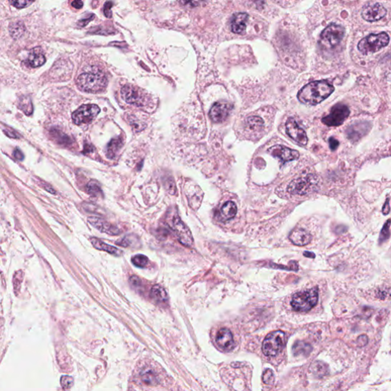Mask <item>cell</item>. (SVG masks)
<instances>
[{
    "label": "cell",
    "mask_w": 391,
    "mask_h": 391,
    "mask_svg": "<svg viewBox=\"0 0 391 391\" xmlns=\"http://www.w3.org/2000/svg\"><path fill=\"white\" fill-rule=\"evenodd\" d=\"M334 90L335 88L329 81H313L300 89L297 98L300 103L315 106L327 99Z\"/></svg>",
    "instance_id": "cell-1"
},
{
    "label": "cell",
    "mask_w": 391,
    "mask_h": 391,
    "mask_svg": "<svg viewBox=\"0 0 391 391\" xmlns=\"http://www.w3.org/2000/svg\"><path fill=\"white\" fill-rule=\"evenodd\" d=\"M78 87L88 93H99L106 88L107 79L101 72L83 73L77 79Z\"/></svg>",
    "instance_id": "cell-2"
},
{
    "label": "cell",
    "mask_w": 391,
    "mask_h": 391,
    "mask_svg": "<svg viewBox=\"0 0 391 391\" xmlns=\"http://www.w3.org/2000/svg\"><path fill=\"white\" fill-rule=\"evenodd\" d=\"M318 298L319 295L317 288L298 292L293 296L291 306L297 312H307L316 305Z\"/></svg>",
    "instance_id": "cell-3"
},
{
    "label": "cell",
    "mask_w": 391,
    "mask_h": 391,
    "mask_svg": "<svg viewBox=\"0 0 391 391\" xmlns=\"http://www.w3.org/2000/svg\"><path fill=\"white\" fill-rule=\"evenodd\" d=\"M389 41L390 37L386 32H381L379 34H371L360 40L357 44V48L363 54L375 53L381 50L382 47L388 46Z\"/></svg>",
    "instance_id": "cell-4"
},
{
    "label": "cell",
    "mask_w": 391,
    "mask_h": 391,
    "mask_svg": "<svg viewBox=\"0 0 391 391\" xmlns=\"http://www.w3.org/2000/svg\"><path fill=\"white\" fill-rule=\"evenodd\" d=\"M286 336L282 331H274L268 334L262 344V352L268 357H275L281 352L285 346Z\"/></svg>",
    "instance_id": "cell-5"
},
{
    "label": "cell",
    "mask_w": 391,
    "mask_h": 391,
    "mask_svg": "<svg viewBox=\"0 0 391 391\" xmlns=\"http://www.w3.org/2000/svg\"><path fill=\"white\" fill-rule=\"evenodd\" d=\"M316 185V177L312 174H308L304 177H299L290 182L287 187V191L291 194L304 195L313 191Z\"/></svg>",
    "instance_id": "cell-6"
},
{
    "label": "cell",
    "mask_w": 391,
    "mask_h": 391,
    "mask_svg": "<svg viewBox=\"0 0 391 391\" xmlns=\"http://www.w3.org/2000/svg\"><path fill=\"white\" fill-rule=\"evenodd\" d=\"M170 226L177 239L183 245L189 248L194 246V241L192 233L188 226L181 220V218L177 216H174Z\"/></svg>",
    "instance_id": "cell-7"
},
{
    "label": "cell",
    "mask_w": 391,
    "mask_h": 391,
    "mask_svg": "<svg viewBox=\"0 0 391 391\" xmlns=\"http://www.w3.org/2000/svg\"><path fill=\"white\" fill-rule=\"evenodd\" d=\"M350 110L346 105L336 104L331 109L330 113L322 118V122L330 127H337L342 125L349 117Z\"/></svg>",
    "instance_id": "cell-8"
},
{
    "label": "cell",
    "mask_w": 391,
    "mask_h": 391,
    "mask_svg": "<svg viewBox=\"0 0 391 391\" xmlns=\"http://www.w3.org/2000/svg\"><path fill=\"white\" fill-rule=\"evenodd\" d=\"M100 113V107L96 105H83L73 113L72 120L78 125L90 123Z\"/></svg>",
    "instance_id": "cell-9"
},
{
    "label": "cell",
    "mask_w": 391,
    "mask_h": 391,
    "mask_svg": "<svg viewBox=\"0 0 391 391\" xmlns=\"http://www.w3.org/2000/svg\"><path fill=\"white\" fill-rule=\"evenodd\" d=\"M344 28L336 24H331L321 33V39L331 47H336L342 41L345 36Z\"/></svg>",
    "instance_id": "cell-10"
},
{
    "label": "cell",
    "mask_w": 391,
    "mask_h": 391,
    "mask_svg": "<svg viewBox=\"0 0 391 391\" xmlns=\"http://www.w3.org/2000/svg\"><path fill=\"white\" fill-rule=\"evenodd\" d=\"M121 97L126 103L135 105L137 107H144L146 102V96L138 87L131 85H125L121 89Z\"/></svg>",
    "instance_id": "cell-11"
},
{
    "label": "cell",
    "mask_w": 391,
    "mask_h": 391,
    "mask_svg": "<svg viewBox=\"0 0 391 391\" xmlns=\"http://www.w3.org/2000/svg\"><path fill=\"white\" fill-rule=\"evenodd\" d=\"M215 342L217 347L225 352H230L235 347L234 336L227 328H222L217 331Z\"/></svg>",
    "instance_id": "cell-12"
},
{
    "label": "cell",
    "mask_w": 391,
    "mask_h": 391,
    "mask_svg": "<svg viewBox=\"0 0 391 391\" xmlns=\"http://www.w3.org/2000/svg\"><path fill=\"white\" fill-rule=\"evenodd\" d=\"M286 132L288 136L299 145L306 146L308 143L307 133L301 127L299 126L294 118H289L287 119L286 122Z\"/></svg>",
    "instance_id": "cell-13"
},
{
    "label": "cell",
    "mask_w": 391,
    "mask_h": 391,
    "mask_svg": "<svg viewBox=\"0 0 391 391\" xmlns=\"http://www.w3.org/2000/svg\"><path fill=\"white\" fill-rule=\"evenodd\" d=\"M268 152L273 157L280 159L283 164L286 162L297 160L300 157V154L297 151L289 149L283 145H274L268 149Z\"/></svg>",
    "instance_id": "cell-14"
},
{
    "label": "cell",
    "mask_w": 391,
    "mask_h": 391,
    "mask_svg": "<svg viewBox=\"0 0 391 391\" xmlns=\"http://www.w3.org/2000/svg\"><path fill=\"white\" fill-rule=\"evenodd\" d=\"M233 109V107L230 103L219 102L212 107L209 116L214 122H223L230 116Z\"/></svg>",
    "instance_id": "cell-15"
},
{
    "label": "cell",
    "mask_w": 391,
    "mask_h": 391,
    "mask_svg": "<svg viewBox=\"0 0 391 391\" xmlns=\"http://www.w3.org/2000/svg\"><path fill=\"white\" fill-rule=\"evenodd\" d=\"M386 14V9L379 3L366 5L364 9H362V12H361L363 19L371 22H377V21L380 20V19L385 17Z\"/></svg>",
    "instance_id": "cell-16"
},
{
    "label": "cell",
    "mask_w": 391,
    "mask_h": 391,
    "mask_svg": "<svg viewBox=\"0 0 391 391\" xmlns=\"http://www.w3.org/2000/svg\"><path fill=\"white\" fill-rule=\"evenodd\" d=\"M88 222L89 224L93 226V227L96 228V230L101 232V233H107V234L110 235H117L121 233L119 229L117 228L114 225H112L111 223H108L104 219H100V218L93 216V217H89L88 219Z\"/></svg>",
    "instance_id": "cell-17"
},
{
    "label": "cell",
    "mask_w": 391,
    "mask_h": 391,
    "mask_svg": "<svg viewBox=\"0 0 391 391\" xmlns=\"http://www.w3.org/2000/svg\"><path fill=\"white\" fill-rule=\"evenodd\" d=\"M289 238L293 244L297 246H305L311 242L312 236L311 233L304 229H295L290 233Z\"/></svg>",
    "instance_id": "cell-18"
},
{
    "label": "cell",
    "mask_w": 391,
    "mask_h": 391,
    "mask_svg": "<svg viewBox=\"0 0 391 391\" xmlns=\"http://www.w3.org/2000/svg\"><path fill=\"white\" fill-rule=\"evenodd\" d=\"M371 126H368V124L366 122L362 123L353 124L346 130L347 138L352 141H357L361 137L368 133Z\"/></svg>",
    "instance_id": "cell-19"
},
{
    "label": "cell",
    "mask_w": 391,
    "mask_h": 391,
    "mask_svg": "<svg viewBox=\"0 0 391 391\" xmlns=\"http://www.w3.org/2000/svg\"><path fill=\"white\" fill-rule=\"evenodd\" d=\"M248 15L245 12H240L233 16L231 22V30L235 34H241L246 29Z\"/></svg>",
    "instance_id": "cell-20"
},
{
    "label": "cell",
    "mask_w": 391,
    "mask_h": 391,
    "mask_svg": "<svg viewBox=\"0 0 391 391\" xmlns=\"http://www.w3.org/2000/svg\"><path fill=\"white\" fill-rule=\"evenodd\" d=\"M141 381L149 385H156L160 381L157 370L155 368H142L139 372Z\"/></svg>",
    "instance_id": "cell-21"
},
{
    "label": "cell",
    "mask_w": 391,
    "mask_h": 391,
    "mask_svg": "<svg viewBox=\"0 0 391 391\" xmlns=\"http://www.w3.org/2000/svg\"><path fill=\"white\" fill-rule=\"evenodd\" d=\"M237 213V206L233 201L225 202L219 211V220L221 222L229 221L233 219Z\"/></svg>",
    "instance_id": "cell-22"
},
{
    "label": "cell",
    "mask_w": 391,
    "mask_h": 391,
    "mask_svg": "<svg viewBox=\"0 0 391 391\" xmlns=\"http://www.w3.org/2000/svg\"><path fill=\"white\" fill-rule=\"evenodd\" d=\"M90 241H91L93 246L96 249L106 251V252L110 253V255H115V256H121V254H122V251L121 250L113 246V245L103 242L102 240L99 239V238H91Z\"/></svg>",
    "instance_id": "cell-23"
},
{
    "label": "cell",
    "mask_w": 391,
    "mask_h": 391,
    "mask_svg": "<svg viewBox=\"0 0 391 391\" xmlns=\"http://www.w3.org/2000/svg\"><path fill=\"white\" fill-rule=\"evenodd\" d=\"M46 58L40 47L33 49L29 54L28 63L32 68H39L45 63Z\"/></svg>",
    "instance_id": "cell-24"
},
{
    "label": "cell",
    "mask_w": 391,
    "mask_h": 391,
    "mask_svg": "<svg viewBox=\"0 0 391 391\" xmlns=\"http://www.w3.org/2000/svg\"><path fill=\"white\" fill-rule=\"evenodd\" d=\"M192 191V190H191ZM192 193L190 192L188 190L186 191V195L188 198V202H189L190 206H191L192 209H196L200 206L201 202H202V191L199 190H193Z\"/></svg>",
    "instance_id": "cell-25"
},
{
    "label": "cell",
    "mask_w": 391,
    "mask_h": 391,
    "mask_svg": "<svg viewBox=\"0 0 391 391\" xmlns=\"http://www.w3.org/2000/svg\"><path fill=\"white\" fill-rule=\"evenodd\" d=\"M122 145H123V140L120 137L112 139L111 142L108 144V146H107V157L110 159L114 158Z\"/></svg>",
    "instance_id": "cell-26"
},
{
    "label": "cell",
    "mask_w": 391,
    "mask_h": 391,
    "mask_svg": "<svg viewBox=\"0 0 391 391\" xmlns=\"http://www.w3.org/2000/svg\"><path fill=\"white\" fill-rule=\"evenodd\" d=\"M151 297L157 302H165L168 299L167 291L159 284L154 285L151 290Z\"/></svg>",
    "instance_id": "cell-27"
},
{
    "label": "cell",
    "mask_w": 391,
    "mask_h": 391,
    "mask_svg": "<svg viewBox=\"0 0 391 391\" xmlns=\"http://www.w3.org/2000/svg\"><path fill=\"white\" fill-rule=\"evenodd\" d=\"M86 191L89 195L93 196L95 197H100L103 196V191H102L100 184L94 180H92L88 183L86 187Z\"/></svg>",
    "instance_id": "cell-28"
},
{
    "label": "cell",
    "mask_w": 391,
    "mask_h": 391,
    "mask_svg": "<svg viewBox=\"0 0 391 391\" xmlns=\"http://www.w3.org/2000/svg\"><path fill=\"white\" fill-rule=\"evenodd\" d=\"M26 30V27L22 22H15L9 26V33L13 39H17L22 37Z\"/></svg>",
    "instance_id": "cell-29"
},
{
    "label": "cell",
    "mask_w": 391,
    "mask_h": 391,
    "mask_svg": "<svg viewBox=\"0 0 391 391\" xmlns=\"http://www.w3.org/2000/svg\"><path fill=\"white\" fill-rule=\"evenodd\" d=\"M293 351L296 355L297 354H304V355H308L312 351V348L310 345L304 343V342H297L294 345L293 348Z\"/></svg>",
    "instance_id": "cell-30"
},
{
    "label": "cell",
    "mask_w": 391,
    "mask_h": 391,
    "mask_svg": "<svg viewBox=\"0 0 391 391\" xmlns=\"http://www.w3.org/2000/svg\"><path fill=\"white\" fill-rule=\"evenodd\" d=\"M19 108L22 110V111L26 113V115H31L32 111H33V107H32L30 99L29 98H22V99H21L20 103H19Z\"/></svg>",
    "instance_id": "cell-31"
},
{
    "label": "cell",
    "mask_w": 391,
    "mask_h": 391,
    "mask_svg": "<svg viewBox=\"0 0 391 391\" xmlns=\"http://www.w3.org/2000/svg\"><path fill=\"white\" fill-rule=\"evenodd\" d=\"M132 263L138 268H145L149 264V258L144 255H136L132 257Z\"/></svg>",
    "instance_id": "cell-32"
},
{
    "label": "cell",
    "mask_w": 391,
    "mask_h": 391,
    "mask_svg": "<svg viewBox=\"0 0 391 391\" xmlns=\"http://www.w3.org/2000/svg\"><path fill=\"white\" fill-rule=\"evenodd\" d=\"M248 124L249 125L250 129L255 130L257 128H261L263 125V120L260 117H252L248 118Z\"/></svg>",
    "instance_id": "cell-33"
},
{
    "label": "cell",
    "mask_w": 391,
    "mask_h": 391,
    "mask_svg": "<svg viewBox=\"0 0 391 391\" xmlns=\"http://www.w3.org/2000/svg\"><path fill=\"white\" fill-rule=\"evenodd\" d=\"M390 219H388V222L385 223V226L383 227L382 230H381V235H380L379 241L380 242H383V241H386L387 239L390 238V226H391V223H390Z\"/></svg>",
    "instance_id": "cell-34"
},
{
    "label": "cell",
    "mask_w": 391,
    "mask_h": 391,
    "mask_svg": "<svg viewBox=\"0 0 391 391\" xmlns=\"http://www.w3.org/2000/svg\"><path fill=\"white\" fill-rule=\"evenodd\" d=\"M61 384L64 390H69L74 384V380L69 376H63L61 378Z\"/></svg>",
    "instance_id": "cell-35"
},
{
    "label": "cell",
    "mask_w": 391,
    "mask_h": 391,
    "mask_svg": "<svg viewBox=\"0 0 391 391\" xmlns=\"http://www.w3.org/2000/svg\"><path fill=\"white\" fill-rule=\"evenodd\" d=\"M11 4L16 7L18 9H22L25 7H27L28 5H31L33 3L32 1H27V0H18V1H12L10 2Z\"/></svg>",
    "instance_id": "cell-36"
},
{
    "label": "cell",
    "mask_w": 391,
    "mask_h": 391,
    "mask_svg": "<svg viewBox=\"0 0 391 391\" xmlns=\"http://www.w3.org/2000/svg\"><path fill=\"white\" fill-rule=\"evenodd\" d=\"M129 283H131L133 287H137V288L142 286V280H141V279L139 278L138 276H135V275L130 277Z\"/></svg>",
    "instance_id": "cell-37"
},
{
    "label": "cell",
    "mask_w": 391,
    "mask_h": 391,
    "mask_svg": "<svg viewBox=\"0 0 391 391\" xmlns=\"http://www.w3.org/2000/svg\"><path fill=\"white\" fill-rule=\"evenodd\" d=\"M329 148H330V149L332 151H336L339 145V141H338L337 139H336V138H334V137H331V138H329Z\"/></svg>",
    "instance_id": "cell-38"
},
{
    "label": "cell",
    "mask_w": 391,
    "mask_h": 391,
    "mask_svg": "<svg viewBox=\"0 0 391 391\" xmlns=\"http://www.w3.org/2000/svg\"><path fill=\"white\" fill-rule=\"evenodd\" d=\"M113 6V3L111 2H107L105 4L104 6V14L107 17H112V11L111 8Z\"/></svg>",
    "instance_id": "cell-39"
},
{
    "label": "cell",
    "mask_w": 391,
    "mask_h": 391,
    "mask_svg": "<svg viewBox=\"0 0 391 391\" xmlns=\"http://www.w3.org/2000/svg\"><path fill=\"white\" fill-rule=\"evenodd\" d=\"M94 17V15H91L89 17L86 18V19H83L82 20L79 21V26H81V27H83V26H86L88 23H89L90 21L93 20V18Z\"/></svg>",
    "instance_id": "cell-40"
},
{
    "label": "cell",
    "mask_w": 391,
    "mask_h": 391,
    "mask_svg": "<svg viewBox=\"0 0 391 391\" xmlns=\"http://www.w3.org/2000/svg\"><path fill=\"white\" fill-rule=\"evenodd\" d=\"M13 155L14 157L17 159V160H22L24 159L23 153H22V151L19 150V149H15V150L14 151Z\"/></svg>",
    "instance_id": "cell-41"
},
{
    "label": "cell",
    "mask_w": 391,
    "mask_h": 391,
    "mask_svg": "<svg viewBox=\"0 0 391 391\" xmlns=\"http://www.w3.org/2000/svg\"><path fill=\"white\" fill-rule=\"evenodd\" d=\"M71 5H72V6L75 8V9H79L83 7V2H82V1H79V0H76V1L72 2Z\"/></svg>",
    "instance_id": "cell-42"
},
{
    "label": "cell",
    "mask_w": 391,
    "mask_h": 391,
    "mask_svg": "<svg viewBox=\"0 0 391 391\" xmlns=\"http://www.w3.org/2000/svg\"><path fill=\"white\" fill-rule=\"evenodd\" d=\"M390 213V199H387L386 203H385V206L383 207V213L385 215H388Z\"/></svg>",
    "instance_id": "cell-43"
}]
</instances>
